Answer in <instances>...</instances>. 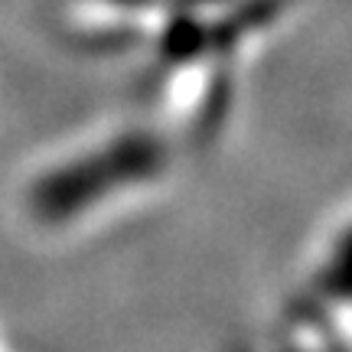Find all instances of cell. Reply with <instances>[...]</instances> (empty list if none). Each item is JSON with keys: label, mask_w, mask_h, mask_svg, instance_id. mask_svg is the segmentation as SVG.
<instances>
[{"label": "cell", "mask_w": 352, "mask_h": 352, "mask_svg": "<svg viewBox=\"0 0 352 352\" xmlns=\"http://www.w3.org/2000/svg\"><path fill=\"white\" fill-rule=\"evenodd\" d=\"M164 166V147L151 134H124L72 164L56 166L33 186L30 206L46 222H69L124 186H138Z\"/></svg>", "instance_id": "cell-1"}, {"label": "cell", "mask_w": 352, "mask_h": 352, "mask_svg": "<svg viewBox=\"0 0 352 352\" xmlns=\"http://www.w3.org/2000/svg\"><path fill=\"white\" fill-rule=\"evenodd\" d=\"M316 294L323 300L352 303V228L342 232V239L333 245L329 261L320 267L316 277Z\"/></svg>", "instance_id": "cell-2"}]
</instances>
